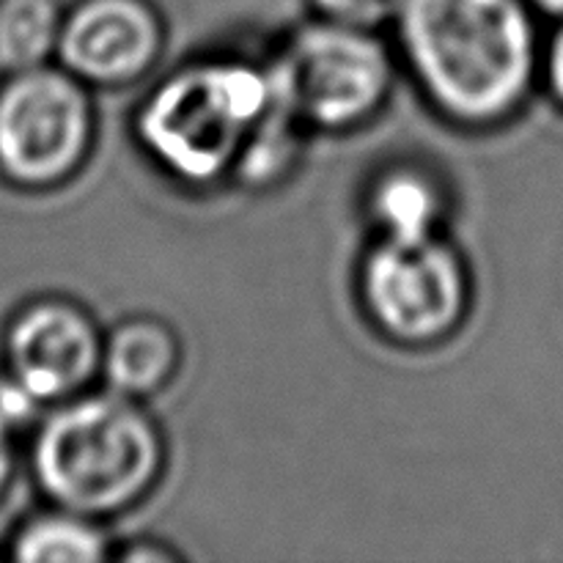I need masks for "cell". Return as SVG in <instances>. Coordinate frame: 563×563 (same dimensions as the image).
I'll return each instance as SVG.
<instances>
[{"mask_svg": "<svg viewBox=\"0 0 563 563\" xmlns=\"http://www.w3.org/2000/svg\"><path fill=\"white\" fill-rule=\"evenodd\" d=\"M396 22L412 75L449 119L487 126L526 97L537 44L522 0H401Z\"/></svg>", "mask_w": 563, "mask_h": 563, "instance_id": "6da1fadb", "label": "cell"}, {"mask_svg": "<svg viewBox=\"0 0 563 563\" xmlns=\"http://www.w3.org/2000/svg\"><path fill=\"white\" fill-rule=\"evenodd\" d=\"M165 465L157 423L137 399L88 394L60 401L33 443V473L58 509L99 520L146 498Z\"/></svg>", "mask_w": 563, "mask_h": 563, "instance_id": "7a4b0ae2", "label": "cell"}, {"mask_svg": "<svg viewBox=\"0 0 563 563\" xmlns=\"http://www.w3.org/2000/svg\"><path fill=\"white\" fill-rule=\"evenodd\" d=\"M275 104L269 69L203 60L159 82L137 115V137L170 176L212 185L236 168L247 137Z\"/></svg>", "mask_w": 563, "mask_h": 563, "instance_id": "3957f363", "label": "cell"}, {"mask_svg": "<svg viewBox=\"0 0 563 563\" xmlns=\"http://www.w3.org/2000/svg\"><path fill=\"white\" fill-rule=\"evenodd\" d=\"M267 69L275 99L302 126L317 130L366 124L394 82L388 49L372 31L330 20L297 31Z\"/></svg>", "mask_w": 563, "mask_h": 563, "instance_id": "277c9868", "label": "cell"}, {"mask_svg": "<svg viewBox=\"0 0 563 563\" xmlns=\"http://www.w3.org/2000/svg\"><path fill=\"white\" fill-rule=\"evenodd\" d=\"M361 295L379 333L401 346H429L467 313L471 278L449 240L383 234L361 269Z\"/></svg>", "mask_w": 563, "mask_h": 563, "instance_id": "5b68a950", "label": "cell"}, {"mask_svg": "<svg viewBox=\"0 0 563 563\" xmlns=\"http://www.w3.org/2000/svg\"><path fill=\"white\" fill-rule=\"evenodd\" d=\"M93 143L86 82L53 66L11 71L0 88V174L22 187L69 179Z\"/></svg>", "mask_w": 563, "mask_h": 563, "instance_id": "8992f818", "label": "cell"}, {"mask_svg": "<svg viewBox=\"0 0 563 563\" xmlns=\"http://www.w3.org/2000/svg\"><path fill=\"white\" fill-rule=\"evenodd\" d=\"M102 346L97 324L80 306L33 302L9 328V379L36 405H60L102 374Z\"/></svg>", "mask_w": 563, "mask_h": 563, "instance_id": "52a82bcc", "label": "cell"}, {"mask_svg": "<svg viewBox=\"0 0 563 563\" xmlns=\"http://www.w3.org/2000/svg\"><path fill=\"white\" fill-rule=\"evenodd\" d=\"M163 20L148 0H80L58 38V58L86 86H126L163 53Z\"/></svg>", "mask_w": 563, "mask_h": 563, "instance_id": "ba28073f", "label": "cell"}, {"mask_svg": "<svg viewBox=\"0 0 563 563\" xmlns=\"http://www.w3.org/2000/svg\"><path fill=\"white\" fill-rule=\"evenodd\" d=\"M176 368L179 339L159 319H126L104 339L102 377L115 394L146 399L174 379Z\"/></svg>", "mask_w": 563, "mask_h": 563, "instance_id": "9c48e42d", "label": "cell"}, {"mask_svg": "<svg viewBox=\"0 0 563 563\" xmlns=\"http://www.w3.org/2000/svg\"><path fill=\"white\" fill-rule=\"evenodd\" d=\"M22 563H102L113 559L110 539L93 517L58 509L27 522L14 539Z\"/></svg>", "mask_w": 563, "mask_h": 563, "instance_id": "30bf717a", "label": "cell"}, {"mask_svg": "<svg viewBox=\"0 0 563 563\" xmlns=\"http://www.w3.org/2000/svg\"><path fill=\"white\" fill-rule=\"evenodd\" d=\"M372 212L383 234L427 236L440 231L443 201L434 181L427 176L416 170H394L374 187Z\"/></svg>", "mask_w": 563, "mask_h": 563, "instance_id": "8fae6325", "label": "cell"}, {"mask_svg": "<svg viewBox=\"0 0 563 563\" xmlns=\"http://www.w3.org/2000/svg\"><path fill=\"white\" fill-rule=\"evenodd\" d=\"M60 14L55 0H0V66L9 71L42 66L58 53Z\"/></svg>", "mask_w": 563, "mask_h": 563, "instance_id": "7c38bea8", "label": "cell"}, {"mask_svg": "<svg viewBox=\"0 0 563 563\" xmlns=\"http://www.w3.org/2000/svg\"><path fill=\"white\" fill-rule=\"evenodd\" d=\"M300 121L275 99L262 124L247 137L234 170L251 185H269V181L280 179L300 154Z\"/></svg>", "mask_w": 563, "mask_h": 563, "instance_id": "4fadbf2b", "label": "cell"}, {"mask_svg": "<svg viewBox=\"0 0 563 563\" xmlns=\"http://www.w3.org/2000/svg\"><path fill=\"white\" fill-rule=\"evenodd\" d=\"M311 3L324 20L363 27V31H374L396 20L401 9V0H311Z\"/></svg>", "mask_w": 563, "mask_h": 563, "instance_id": "5bb4252c", "label": "cell"}, {"mask_svg": "<svg viewBox=\"0 0 563 563\" xmlns=\"http://www.w3.org/2000/svg\"><path fill=\"white\" fill-rule=\"evenodd\" d=\"M11 471H14V445H11V423L0 416V498L9 487Z\"/></svg>", "mask_w": 563, "mask_h": 563, "instance_id": "9a60e30c", "label": "cell"}, {"mask_svg": "<svg viewBox=\"0 0 563 563\" xmlns=\"http://www.w3.org/2000/svg\"><path fill=\"white\" fill-rule=\"evenodd\" d=\"M550 80H553L555 93L563 99V31L561 36L555 38L553 55H550Z\"/></svg>", "mask_w": 563, "mask_h": 563, "instance_id": "2e32d148", "label": "cell"}, {"mask_svg": "<svg viewBox=\"0 0 563 563\" xmlns=\"http://www.w3.org/2000/svg\"><path fill=\"white\" fill-rule=\"evenodd\" d=\"M119 561H174V553L157 548H143V550H124V553L113 555Z\"/></svg>", "mask_w": 563, "mask_h": 563, "instance_id": "e0dca14e", "label": "cell"}, {"mask_svg": "<svg viewBox=\"0 0 563 563\" xmlns=\"http://www.w3.org/2000/svg\"><path fill=\"white\" fill-rule=\"evenodd\" d=\"M537 5H542V9L553 11V14H563V0H533Z\"/></svg>", "mask_w": 563, "mask_h": 563, "instance_id": "ac0fdd59", "label": "cell"}]
</instances>
